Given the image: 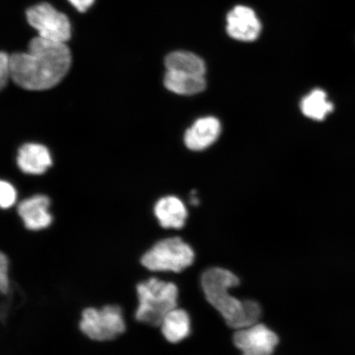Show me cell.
I'll return each instance as SVG.
<instances>
[{
    "instance_id": "obj_1",
    "label": "cell",
    "mask_w": 355,
    "mask_h": 355,
    "mask_svg": "<svg viewBox=\"0 0 355 355\" xmlns=\"http://www.w3.org/2000/svg\"><path fill=\"white\" fill-rule=\"evenodd\" d=\"M71 61L65 43L35 37L30 42L28 52L10 56L11 78L26 90H47L65 77Z\"/></svg>"
},
{
    "instance_id": "obj_2",
    "label": "cell",
    "mask_w": 355,
    "mask_h": 355,
    "mask_svg": "<svg viewBox=\"0 0 355 355\" xmlns=\"http://www.w3.org/2000/svg\"><path fill=\"white\" fill-rule=\"evenodd\" d=\"M239 283L236 275L221 268L207 270L201 278L202 291L208 303L218 311L226 324L235 330L259 323L263 313L257 301L239 300L230 294V288L237 287Z\"/></svg>"
},
{
    "instance_id": "obj_3",
    "label": "cell",
    "mask_w": 355,
    "mask_h": 355,
    "mask_svg": "<svg viewBox=\"0 0 355 355\" xmlns=\"http://www.w3.org/2000/svg\"><path fill=\"white\" fill-rule=\"evenodd\" d=\"M135 321L150 327H158L162 319L178 307L180 291L175 283L155 276L136 284Z\"/></svg>"
},
{
    "instance_id": "obj_4",
    "label": "cell",
    "mask_w": 355,
    "mask_h": 355,
    "mask_svg": "<svg viewBox=\"0 0 355 355\" xmlns=\"http://www.w3.org/2000/svg\"><path fill=\"white\" fill-rule=\"evenodd\" d=\"M195 260L193 248L180 237L159 239L141 254L139 264L150 273H180Z\"/></svg>"
},
{
    "instance_id": "obj_5",
    "label": "cell",
    "mask_w": 355,
    "mask_h": 355,
    "mask_svg": "<svg viewBox=\"0 0 355 355\" xmlns=\"http://www.w3.org/2000/svg\"><path fill=\"white\" fill-rule=\"evenodd\" d=\"M78 329L94 343H110L126 332L125 314L117 304L87 306L80 313Z\"/></svg>"
},
{
    "instance_id": "obj_6",
    "label": "cell",
    "mask_w": 355,
    "mask_h": 355,
    "mask_svg": "<svg viewBox=\"0 0 355 355\" xmlns=\"http://www.w3.org/2000/svg\"><path fill=\"white\" fill-rule=\"evenodd\" d=\"M29 24L37 31L39 37L49 41L66 43L71 37L68 17L47 3L31 7L26 11Z\"/></svg>"
},
{
    "instance_id": "obj_7",
    "label": "cell",
    "mask_w": 355,
    "mask_h": 355,
    "mask_svg": "<svg viewBox=\"0 0 355 355\" xmlns=\"http://www.w3.org/2000/svg\"><path fill=\"white\" fill-rule=\"evenodd\" d=\"M233 341L242 355H272L279 344V337L264 324L259 322L236 330Z\"/></svg>"
},
{
    "instance_id": "obj_8",
    "label": "cell",
    "mask_w": 355,
    "mask_h": 355,
    "mask_svg": "<svg viewBox=\"0 0 355 355\" xmlns=\"http://www.w3.org/2000/svg\"><path fill=\"white\" fill-rule=\"evenodd\" d=\"M50 206L51 201L48 197L35 195L21 202L17 211L26 230L42 232L50 227L54 220Z\"/></svg>"
},
{
    "instance_id": "obj_9",
    "label": "cell",
    "mask_w": 355,
    "mask_h": 355,
    "mask_svg": "<svg viewBox=\"0 0 355 355\" xmlns=\"http://www.w3.org/2000/svg\"><path fill=\"white\" fill-rule=\"evenodd\" d=\"M226 29L230 37L238 41L252 42L259 37L261 26L251 8L237 6L229 12Z\"/></svg>"
},
{
    "instance_id": "obj_10",
    "label": "cell",
    "mask_w": 355,
    "mask_h": 355,
    "mask_svg": "<svg viewBox=\"0 0 355 355\" xmlns=\"http://www.w3.org/2000/svg\"><path fill=\"white\" fill-rule=\"evenodd\" d=\"M220 132L221 124L218 119L211 116L199 119L186 131L185 145L196 152L205 150L216 143Z\"/></svg>"
},
{
    "instance_id": "obj_11",
    "label": "cell",
    "mask_w": 355,
    "mask_h": 355,
    "mask_svg": "<svg viewBox=\"0 0 355 355\" xmlns=\"http://www.w3.org/2000/svg\"><path fill=\"white\" fill-rule=\"evenodd\" d=\"M154 216L161 227L166 230H181L188 219V210L180 198L164 197L155 203Z\"/></svg>"
},
{
    "instance_id": "obj_12",
    "label": "cell",
    "mask_w": 355,
    "mask_h": 355,
    "mask_svg": "<svg viewBox=\"0 0 355 355\" xmlns=\"http://www.w3.org/2000/svg\"><path fill=\"white\" fill-rule=\"evenodd\" d=\"M158 327L167 343H180L191 334L192 323L190 315L185 309L177 307L166 315Z\"/></svg>"
},
{
    "instance_id": "obj_13",
    "label": "cell",
    "mask_w": 355,
    "mask_h": 355,
    "mask_svg": "<svg viewBox=\"0 0 355 355\" xmlns=\"http://www.w3.org/2000/svg\"><path fill=\"white\" fill-rule=\"evenodd\" d=\"M17 166L29 175H41L52 165L51 155L46 146L28 144L21 146L17 157Z\"/></svg>"
},
{
    "instance_id": "obj_14",
    "label": "cell",
    "mask_w": 355,
    "mask_h": 355,
    "mask_svg": "<svg viewBox=\"0 0 355 355\" xmlns=\"http://www.w3.org/2000/svg\"><path fill=\"white\" fill-rule=\"evenodd\" d=\"M164 84L168 91L182 96L197 95L205 90L206 79L204 76L179 73L167 71Z\"/></svg>"
},
{
    "instance_id": "obj_15",
    "label": "cell",
    "mask_w": 355,
    "mask_h": 355,
    "mask_svg": "<svg viewBox=\"0 0 355 355\" xmlns=\"http://www.w3.org/2000/svg\"><path fill=\"white\" fill-rule=\"evenodd\" d=\"M167 71L171 72L204 76L206 65L201 58L187 51L171 53L166 58Z\"/></svg>"
},
{
    "instance_id": "obj_16",
    "label": "cell",
    "mask_w": 355,
    "mask_h": 355,
    "mask_svg": "<svg viewBox=\"0 0 355 355\" xmlns=\"http://www.w3.org/2000/svg\"><path fill=\"white\" fill-rule=\"evenodd\" d=\"M302 113L306 117L322 121L334 110V105L327 100V95L322 89H315L301 101Z\"/></svg>"
},
{
    "instance_id": "obj_17",
    "label": "cell",
    "mask_w": 355,
    "mask_h": 355,
    "mask_svg": "<svg viewBox=\"0 0 355 355\" xmlns=\"http://www.w3.org/2000/svg\"><path fill=\"white\" fill-rule=\"evenodd\" d=\"M11 288L10 260L4 252H0V291L3 295L10 294Z\"/></svg>"
},
{
    "instance_id": "obj_18",
    "label": "cell",
    "mask_w": 355,
    "mask_h": 355,
    "mask_svg": "<svg viewBox=\"0 0 355 355\" xmlns=\"http://www.w3.org/2000/svg\"><path fill=\"white\" fill-rule=\"evenodd\" d=\"M17 200V193L15 188L6 181L0 184V205L3 209H8L15 205Z\"/></svg>"
},
{
    "instance_id": "obj_19",
    "label": "cell",
    "mask_w": 355,
    "mask_h": 355,
    "mask_svg": "<svg viewBox=\"0 0 355 355\" xmlns=\"http://www.w3.org/2000/svg\"><path fill=\"white\" fill-rule=\"evenodd\" d=\"M11 78L10 56L6 52L0 55V86H6L8 79Z\"/></svg>"
},
{
    "instance_id": "obj_20",
    "label": "cell",
    "mask_w": 355,
    "mask_h": 355,
    "mask_svg": "<svg viewBox=\"0 0 355 355\" xmlns=\"http://www.w3.org/2000/svg\"><path fill=\"white\" fill-rule=\"evenodd\" d=\"M72 6L79 12H86L94 3L95 0H69Z\"/></svg>"
}]
</instances>
